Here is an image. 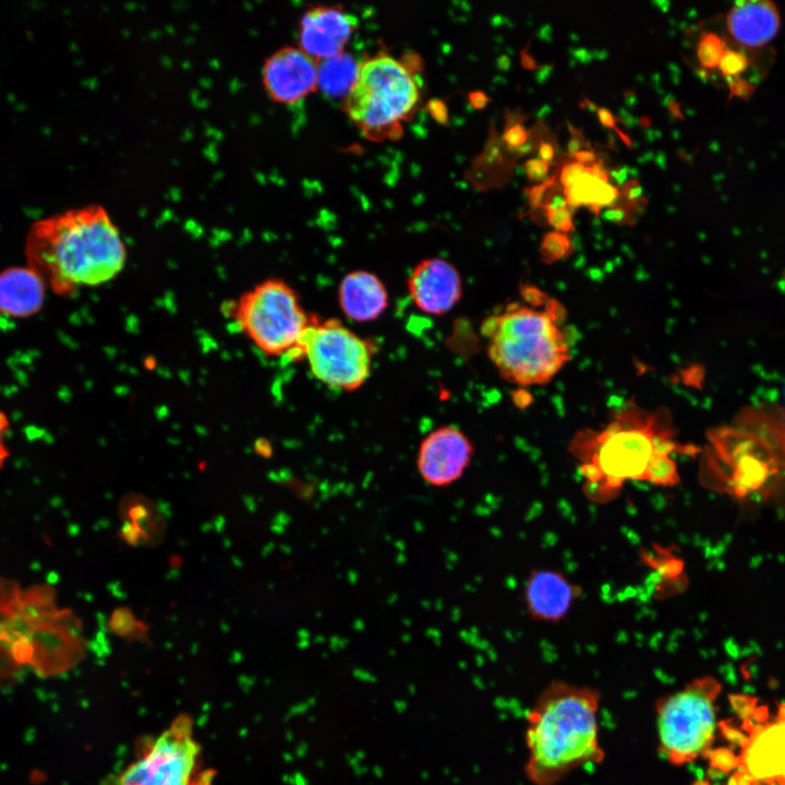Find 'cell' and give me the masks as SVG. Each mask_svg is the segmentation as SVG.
Here are the masks:
<instances>
[{
	"instance_id": "21",
	"label": "cell",
	"mask_w": 785,
	"mask_h": 785,
	"mask_svg": "<svg viewBox=\"0 0 785 785\" xmlns=\"http://www.w3.org/2000/svg\"><path fill=\"white\" fill-rule=\"evenodd\" d=\"M361 63L350 53L341 51L317 61V88L325 95L340 98L354 85Z\"/></svg>"
},
{
	"instance_id": "24",
	"label": "cell",
	"mask_w": 785,
	"mask_h": 785,
	"mask_svg": "<svg viewBox=\"0 0 785 785\" xmlns=\"http://www.w3.org/2000/svg\"><path fill=\"white\" fill-rule=\"evenodd\" d=\"M752 51L742 48H728L722 55L717 68L727 83L744 78L742 75L752 67Z\"/></svg>"
},
{
	"instance_id": "17",
	"label": "cell",
	"mask_w": 785,
	"mask_h": 785,
	"mask_svg": "<svg viewBox=\"0 0 785 785\" xmlns=\"http://www.w3.org/2000/svg\"><path fill=\"white\" fill-rule=\"evenodd\" d=\"M388 291L383 280L369 270H353L340 281L338 301L342 313L358 323L378 318L388 306Z\"/></svg>"
},
{
	"instance_id": "40",
	"label": "cell",
	"mask_w": 785,
	"mask_h": 785,
	"mask_svg": "<svg viewBox=\"0 0 785 785\" xmlns=\"http://www.w3.org/2000/svg\"><path fill=\"white\" fill-rule=\"evenodd\" d=\"M539 156L541 160L550 165L555 157V146L547 141L540 142Z\"/></svg>"
},
{
	"instance_id": "9",
	"label": "cell",
	"mask_w": 785,
	"mask_h": 785,
	"mask_svg": "<svg viewBox=\"0 0 785 785\" xmlns=\"http://www.w3.org/2000/svg\"><path fill=\"white\" fill-rule=\"evenodd\" d=\"M374 345L340 321L315 318L305 330L294 359H306L313 376L341 390L360 388L369 378Z\"/></svg>"
},
{
	"instance_id": "6",
	"label": "cell",
	"mask_w": 785,
	"mask_h": 785,
	"mask_svg": "<svg viewBox=\"0 0 785 785\" xmlns=\"http://www.w3.org/2000/svg\"><path fill=\"white\" fill-rule=\"evenodd\" d=\"M419 98V83L410 69L389 55H377L361 63L343 109L367 135H379L408 118Z\"/></svg>"
},
{
	"instance_id": "11",
	"label": "cell",
	"mask_w": 785,
	"mask_h": 785,
	"mask_svg": "<svg viewBox=\"0 0 785 785\" xmlns=\"http://www.w3.org/2000/svg\"><path fill=\"white\" fill-rule=\"evenodd\" d=\"M262 83L275 102L297 104L317 88V60L299 47L280 48L265 60Z\"/></svg>"
},
{
	"instance_id": "29",
	"label": "cell",
	"mask_w": 785,
	"mask_h": 785,
	"mask_svg": "<svg viewBox=\"0 0 785 785\" xmlns=\"http://www.w3.org/2000/svg\"><path fill=\"white\" fill-rule=\"evenodd\" d=\"M569 246V240L563 232L551 231L543 238L541 249L544 255L550 258H558L563 256Z\"/></svg>"
},
{
	"instance_id": "43",
	"label": "cell",
	"mask_w": 785,
	"mask_h": 785,
	"mask_svg": "<svg viewBox=\"0 0 785 785\" xmlns=\"http://www.w3.org/2000/svg\"><path fill=\"white\" fill-rule=\"evenodd\" d=\"M522 64L528 69L536 67L534 59L527 51L522 52Z\"/></svg>"
},
{
	"instance_id": "34",
	"label": "cell",
	"mask_w": 785,
	"mask_h": 785,
	"mask_svg": "<svg viewBox=\"0 0 785 785\" xmlns=\"http://www.w3.org/2000/svg\"><path fill=\"white\" fill-rule=\"evenodd\" d=\"M550 165L540 158H530L524 162V170L528 179L532 182H541L548 173Z\"/></svg>"
},
{
	"instance_id": "8",
	"label": "cell",
	"mask_w": 785,
	"mask_h": 785,
	"mask_svg": "<svg viewBox=\"0 0 785 785\" xmlns=\"http://www.w3.org/2000/svg\"><path fill=\"white\" fill-rule=\"evenodd\" d=\"M190 715L180 714L155 736L140 742L135 758L112 785H210Z\"/></svg>"
},
{
	"instance_id": "23",
	"label": "cell",
	"mask_w": 785,
	"mask_h": 785,
	"mask_svg": "<svg viewBox=\"0 0 785 785\" xmlns=\"http://www.w3.org/2000/svg\"><path fill=\"white\" fill-rule=\"evenodd\" d=\"M607 183V172L600 164H592L585 166L583 173L571 186L564 189V196L571 208L584 205L599 216L602 191Z\"/></svg>"
},
{
	"instance_id": "20",
	"label": "cell",
	"mask_w": 785,
	"mask_h": 785,
	"mask_svg": "<svg viewBox=\"0 0 785 785\" xmlns=\"http://www.w3.org/2000/svg\"><path fill=\"white\" fill-rule=\"evenodd\" d=\"M728 469V494L740 502L753 494L759 495L774 478L784 475L785 470L754 456L741 457Z\"/></svg>"
},
{
	"instance_id": "1",
	"label": "cell",
	"mask_w": 785,
	"mask_h": 785,
	"mask_svg": "<svg viewBox=\"0 0 785 785\" xmlns=\"http://www.w3.org/2000/svg\"><path fill=\"white\" fill-rule=\"evenodd\" d=\"M25 257L47 288L68 297L113 279L124 267L126 247L106 208L94 204L36 221Z\"/></svg>"
},
{
	"instance_id": "2",
	"label": "cell",
	"mask_w": 785,
	"mask_h": 785,
	"mask_svg": "<svg viewBox=\"0 0 785 785\" xmlns=\"http://www.w3.org/2000/svg\"><path fill=\"white\" fill-rule=\"evenodd\" d=\"M692 446L675 438L671 413L647 410L629 401L599 430L583 428L572 438L569 451L585 479V493L599 502L614 497L628 480L648 481L661 458Z\"/></svg>"
},
{
	"instance_id": "41",
	"label": "cell",
	"mask_w": 785,
	"mask_h": 785,
	"mask_svg": "<svg viewBox=\"0 0 785 785\" xmlns=\"http://www.w3.org/2000/svg\"><path fill=\"white\" fill-rule=\"evenodd\" d=\"M575 157L576 161L585 165V164H593L596 160V155L591 148H583L575 154L571 155Z\"/></svg>"
},
{
	"instance_id": "19",
	"label": "cell",
	"mask_w": 785,
	"mask_h": 785,
	"mask_svg": "<svg viewBox=\"0 0 785 785\" xmlns=\"http://www.w3.org/2000/svg\"><path fill=\"white\" fill-rule=\"evenodd\" d=\"M709 448L725 467L745 456L758 457L773 467L785 469V459L763 437L739 426H720L708 432Z\"/></svg>"
},
{
	"instance_id": "5",
	"label": "cell",
	"mask_w": 785,
	"mask_h": 785,
	"mask_svg": "<svg viewBox=\"0 0 785 785\" xmlns=\"http://www.w3.org/2000/svg\"><path fill=\"white\" fill-rule=\"evenodd\" d=\"M720 691V683L704 676L656 700L657 749L669 764L680 766L710 751Z\"/></svg>"
},
{
	"instance_id": "36",
	"label": "cell",
	"mask_w": 785,
	"mask_h": 785,
	"mask_svg": "<svg viewBox=\"0 0 785 785\" xmlns=\"http://www.w3.org/2000/svg\"><path fill=\"white\" fill-rule=\"evenodd\" d=\"M604 217L619 225L630 224L632 219L631 209L621 203H615L614 205L609 206L604 212Z\"/></svg>"
},
{
	"instance_id": "14",
	"label": "cell",
	"mask_w": 785,
	"mask_h": 785,
	"mask_svg": "<svg viewBox=\"0 0 785 785\" xmlns=\"http://www.w3.org/2000/svg\"><path fill=\"white\" fill-rule=\"evenodd\" d=\"M581 588L561 572L533 569L524 585V602L533 619L557 624L566 618Z\"/></svg>"
},
{
	"instance_id": "26",
	"label": "cell",
	"mask_w": 785,
	"mask_h": 785,
	"mask_svg": "<svg viewBox=\"0 0 785 785\" xmlns=\"http://www.w3.org/2000/svg\"><path fill=\"white\" fill-rule=\"evenodd\" d=\"M726 47L721 36L713 32H703L697 45V58L701 67L705 70L717 68Z\"/></svg>"
},
{
	"instance_id": "7",
	"label": "cell",
	"mask_w": 785,
	"mask_h": 785,
	"mask_svg": "<svg viewBox=\"0 0 785 785\" xmlns=\"http://www.w3.org/2000/svg\"><path fill=\"white\" fill-rule=\"evenodd\" d=\"M231 314L239 329L262 352L291 359L315 319L304 311L297 291L279 278L266 279L244 292Z\"/></svg>"
},
{
	"instance_id": "13",
	"label": "cell",
	"mask_w": 785,
	"mask_h": 785,
	"mask_svg": "<svg viewBox=\"0 0 785 785\" xmlns=\"http://www.w3.org/2000/svg\"><path fill=\"white\" fill-rule=\"evenodd\" d=\"M355 15L339 7L317 5L307 9L299 24V48L322 60L341 51L354 29Z\"/></svg>"
},
{
	"instance_id": "12",
	"label": "cell",
	"mask_w": 785,
	"mask_h": 785,
	"mask_svg": "<svg viewBox=\"0 0 785 785\" xmlns=\"http://www.w3.org/2000/svg\"><path fill=\"white\" fill-rule=\"evenodd\" d=\"M407 285L415 306L430 315L448 313L462 295V278L459 270L448 261L438 257L418 263Z\"/></svg>"
},
{
	"instance_id": "27",
	"label": "cell",
	"mask_w": 785,
	"mask_h": 785,
	"mask_svg": "<svg viewBox=\"0 0 785 785\" xmlns=\"http://www.w3.org/2000/svg\"><path fill=\"white\" fill-rule=\"evenodd\" d=\"M25 671L9 645L0 641V689L14 687L23 678Z\"/></svg>"
},
{
	"instance_id": "22",
	"label": "cell",
	"mask_w": 785,
	"mask_h": 785,
	"mask_svg": "<svg viewBox=\"0 0 785 785\" xmlns=\"http://www.w3.org/2000/svg\"><path fill=\"white\" fill-rule=\"evenodd\" d=\"M739 427L751 431L768 440L785 459V412L776 407H749L735 419Z\"/></svg>"
},
{
	"instance_id": "37",
	"label": "cell",
	"mask_w": 785,
	"mask_h": 785,
	"mask_svg": "<svg viewBox=\"0 0 785 785\" xmlns=\"http://www.w3.org/2000/svg\"><path fill=\"white\" fill-rule=\"evenodd\" d=\"M530 133L520 123L511 125L505 133V140L511 147L520 148L529 137Z\"/></svg>"
},
{
	"instance_id": "31",
	"label": "cell",
	"mask_w": 785,
	"mask_h": 785,
	"mask_svg": "<svg viewBox=\"0 0 785 785\" xmlns=\"http://www.w3.org/2000/svg\"><path fill=\"white\" fill-rule=\"evenodd\" d=\"M544 215L547 222L558 232H568L573 226L571 207L568 205L544 210Z\"/></svg>"
},
{
	"instance_id": "4",
	"label": "cell",
	"mask_w": 785,
	"mask_h": 785,
	"mask_svg": "<svg viewBox=\"0 0 785 785\" xmlns=\"http://www.w3.org/2000/svg\"><path fill=\"white\" fill-rule=\"evenodd\" d=\"M516 301L487 316L481 333L499 375L519 386L551 382L570 359L561 324L565 310L538 288L526 287Z\"/></svg>"
},
{
	"instance_id": "16",
	"label": "cell",
	"mask_w": 785,
	"mask_h": 785,
	"mask_svg": "<svg viewBox=\"0 0 785 785\" xmlns=\"http://www.w3.org/2000/svg\"><path fill=\"white\" fill-rule=\"evenodd\" d=\"M740 763L752 780L785 782V720L754 733L744 746Z\"/></svg>"
},
{
	"instance_id": "42",
	"label": "cell",
	"mask_w": 785,
	"mask_h": 785,
	"mask_svg": "<svg viewBox=\"0 0 785 785\" xmlns=\"http://www.w3.org/2000/svg\"><path fill=\"white\" fill-rule=\"evenodd\" d=\"M255 450L258 455H262L266 458L271 455L270 446L265 439H259L256 442Z\"/></svg>"
},
{
	"instance_id": "15",
	"label": "cell",
	"mask_w": 785,
	"mask_h": 785,
	"mask_svg": "<svg viewBox=\"0 0 785 785\" xmlns=\"http://www.w3.org/2000/svg\"><path fill=\"white\" fill-rule=\"evenodd\" d=\"M726 29L737 47L757 52L770 44L781 27L777 7L766 0L739 1L727 12Z\"/></svg>"
},
{
	"instance_id": "38",
	"label": "cell",
	"mask_w": 785,
	"mask_h": 785,
	"mask_svg": "<svg viewBox=\"0 0 785 785\" xmlns=\"http://www.w3.org/2000/svg\"><path fill=\"white\" fill-rule=\"evenodd\" d=\"M10 428V420L5 412L0 410V469L9 457V449L7 446V435Z\"/></svg>"
},
{
	"instance_id": "33",
	"label": "cell",
	"mask_w": 785,
	"mask_h": 785,
	"mask_svg": "<svg viewBox=\"0 0 785 785\" xmlns=\"http://www.w3.org/2000/svg\"><path fill=\"white\" fill-rule=\"evenodd\" d=\"M554 185V177L543 183L526 189L529 203L533 208H542L548 190Z\"/></svg>"
},
{
	"instance_id": "10",
	"label": "cell",
	"mask_w": 785,
	"mask_h": 785,
	"mask_svg": "<svg viewBox=\"0 0 785 785\" xmlns=\"http://www.w3.org/2000/svg\"><path fill=\"white\" fill-rule=\"evenodd\" d=\"M473 454V444L461 428L443 425L421 440L415 466L420 478L427 485L448 487L464 475Z\"/></svg>"
},
{
	"instance_id": "3",
	"label": "cell",
	"mask_w": 785,
	"mask_h": 785,
	"mask_svg": "<svg viewBox=\"0 0 785 785\" xmlns=\"http://www.w3.org/2000/svg\"><path fill=\"white\" fill-rule=\"evenodd\" d=\"M601 693L589 686L551 681L527 715V778L533 785H556L576 769L599 764L597 713Z\"/></svg>"
},
{
	"instance_id": "44",
	"label": "cell",
	"mask_w": 785,
	"mask_h": 785,
	"mask_svg": "<svg viewBox=\"0 0 785 785\" xmlns=\"http://www.w3.org/2000/svg\"><path fill=\"white\" fill-rule=\"evenodd\" d=\"M778 785H785V782H783V783H781V784H778Z\"/></svg>"
},
{
	"instance_id": "25",
	"label": "cell",
	"mask_w": 785,
	"mask_h": 785,
	"mask_svg": "<svg viewBox=\"0 0 785 785\" xmlns=\"http://www.w3.org/2000/svg\"><path fill=\"white\" fill-rule=\"evenodd\" d=\"M108 626L119 637L132 640L146 637L147 626L137 620L128 607L116 608L111 614Z\"/></svg>"
},
{
	"instance_id": "28",
	"label": "cell",
	"mask_w": 785,
	"mask_h": 785,
	"mask_svg": "<svg viewBox=\"0 0 785 785\" xmlns=\"http://www.w3.org/2000/svg\"><path fill=\"white\" fill-rule=\"evenodd\" d=\"M21 591L16 582L0 577V628L12 617Z\"/></svg>"
},
{
	"instance_id": "30",
	"label": "cell",
	"mask_w": 785,
	"mask_h": 785,
	"mask_svg": "<svg viewBox=\"0 0 785 785\" xmlns=\"http://www.w3.org/2000/svg\"><path fill=\"white\" fill-rule=\"evenodd\" d=\"M619 197L623 200L621 204L628 208L637 209L641 204H644L645 200L642 194V186L636 179H629L620 185Z\"/></svg>"
},
{
	"instance_id": "18",
	"label": "cell",
	"mask_w": 785,
	"mask_h": 785,
	"mask_svg": "<svg viewBox=\"0 0 785 785\" xmlns=\"http://www.w3.org/2000/svg\"><path fill=\"white\" fill-rule=\"evenodd\" d=\"M47 286L29 266L0 270V314L27 318L44 306Z\"/></svg>"
},
{
	"instance_id": "35",
	"label": "cell",
	"mask_w": 785,
	"mask_h": 785,
	"mask_svg": "<svg viewBox=\"0 0 785 785\" xmlns=\"http://www.w3.org/2000/svg\"><path fill=\"white\" fill-rule=\"evenodd\" d=\"M585 169V165H582L578 161H571L566 164L561 170L559 180L564 189H568L571 186L578 178L583 173Z\"/></svg>"
},
{
	"instance_id": "39",
	"label": "cell",
	"mask_w": 785,
	"mask_h": 785,
	"mask_svg": "<svg viewBox=\"0 0 785 785\" xmlns=\"http://www.w3.org/2000/svg\"><path fill=\"white\" fill-rule=\"evenodd\" d=\"M568 128L570 130L571 137L567 144V150L570 155H572L583 149L582 147L587 144V142L584 141L583 134L579 130L575 129L569 122Z\"/></svg>"
},
{
	"instance_id": "32",
	"label": "cell",
	"mask_w": 785,
	"mask_h": 785,
	"mask_svg": "<svg viewBox=\"0 0 785 785\" xmlns=\"http://www.w3.org/2000/svg\"><path fill=\"white\" fill-rule=\"evenodd\" d=\"M584 104H585L587 107H590V108H592V109L595 110L596 116H597V118H599V121L601 122L602 125H604L605 128L615 130V132L620 136L621 141H623L626 145L631 146V141H630V138L628 137V135H626L625 133H623V132L620 131V129L617 128V125H616L617 119H616V117L612 113V111H609V110H608L607 108H605V107H596L594 104H592V102H591L590 100H588V99H584Z\"/></svg>"
}]
</instances>
